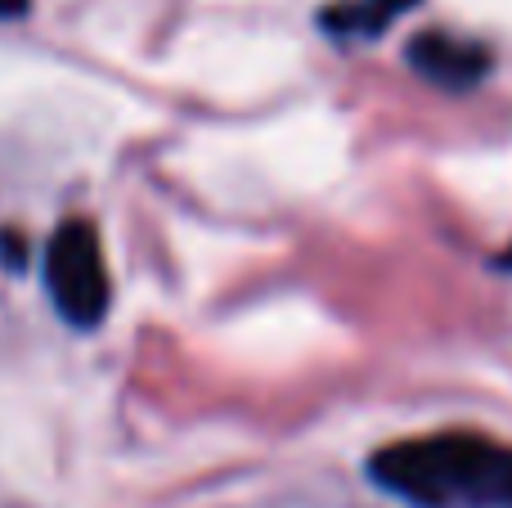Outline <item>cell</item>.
<instances>
[{
	"label": "cell",
	"instance_id": "cell-4",
	"mask_svg": "<svg viewBox=\"0 0 512 508\" xmlns=\"http://www.w3.org/2000/svg\"><path fill=\"white\" fill-rule=\"evenodd\" d=\"M0 261H5L9 270H23V266H27V243H23V234H14V230L0 234Z\"/></svg>",
	"mask_w": 512,
	"mask_h": 508
},
{
	"label": "cell",
	"instance_id": "cell-1",
	"mask_svg": "<svg viewBox=\"0 0 512 508\" xmlns=\"http://www.w3.org/2000/svg\"><path fill=\"white\" fill-rule=\"evenodd\" d=\"M369 473L382 491L423 508L512 500V455L472 432L387 446L373 455Z\"/></svg>",
	"mask_w": 512,
	"mask_h": 508
},
{
	"label": "cell",
	"instance_id": "cell-5",
	"mask_svg": "<svg viewBox=\"0 0 512 508\" xmlns=\"http://www.w3.org/2000/svg\"><path fill=\"white\" fill-rule=\"evenodd\" d=\"M32 9V0H0V18H23Z\"/></svg>",
	"mask_w": 512,
	"mask_h": 508
},
{
	"label": "cell",
	"instance_id": "cell-6",
	"mask_svg": "<svg viewBox=\"0 0 512 508\" xmlns=\"http://www.w3.org/2000/svg\"><path fill=\"white\" fill-rule=\"evenodd\" d=\"M504 266H512V252H508V257H504Z\"/></svg>",
	"mask_w": 512,
	"mask_h": 508
},
{
	"label": "cell",
	"instance_id": "cell-3",
	"mask_svg": "<svg viewBox=\"0 0 512 508\" xmlns=\"http://www.w3.org/2000/svg\"><path fill=\"white\" fill-rule=\"evenodd\" d=\"M409 63H414L418 77L436 81V86L450 90H468L477 86L490 72V54L472 41H459V36H441V32H423L414 45H409Z\"/></svg>",
	"mask_w": 512,
	"mask_h": 508
},
{
	"label": "cell",
	"instance_id": "cell-2",
	"mask_svg": "<svg viewBox=\"0 0 512 508\" xmlns=\"http://www.w3.org/2000/svg\"><path fill=\"white\" fill-rule=\"evenodd\" d=\"M45 288L68 324L95 329L108 315V266L90 221H63L45 243Z\"/></svg>",
	"mask_w": 512,
	"mask_h": 508
}]
</instances>
